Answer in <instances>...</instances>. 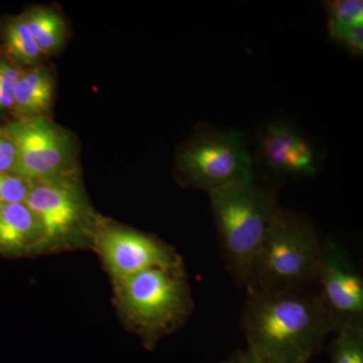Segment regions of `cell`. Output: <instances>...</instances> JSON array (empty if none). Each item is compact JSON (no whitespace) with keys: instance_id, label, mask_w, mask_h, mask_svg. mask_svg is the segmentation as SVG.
<instances>
[{"instance_id":"1","label":"cell","mask_w":363,"mask_h":363,"mask_svg":"<svg viewBox=\"0 0 363 363\" xmlns=\"http://www.w3.org/2000/svg\"><path fill=\"white\" fill-rule=\"evenodd\" d=\"M242 330L264 363H307L332 330L318 294L306 288L248 291Z\"/></svg>"},{"instance_id":"2","label":"cell","mask_w":363,"mask_h":363,"mask_svg":"<svg viewBox=\"0 0 363 363\" xmlns=\"http://www.w3.org/2000/svg\"><path fill=\"white\" fill-rule=\"evenodd\" d=\"M227 266L245 285L274 213L278 190L255 180L240 182L208 193Z\"/></svg>"},{"instance_id":"3","label":"cell","mask_w":363,"mask_h":363,"mask_svg":"<svg viewBox=\"0 0 363 363\" xmlns=\"http://www.w3.org/2000/svg\"><path fill=\"white\" fill-rule=\"evenodd\" d=\"M322 242L303 215L279 208L253 260L247 291L306 288L315 283Z\"/></svg>"},{"instance_id":"4","label":"cell","mask_w":363,"mask_h":363,"mask_svg":"<svg viewBox=\"0 0 363 363\" xmlns=\"http://www.w3.org/2000/svg\"><path fill=\"white\" fill-rule=\"evenodd\" d=\"M124 314L149 346L183 323L193 310V301L183 267L138 272L117 284Z\"/></svg>"},{"instance_id":"5","label":"cell","mask_w":363,"mask_h":363,"mask_svg":"<svg viewBox=\"0 0 363 363\" xmlns=\"http://www.w3.org/2000/svg\"><path fill=\"white\" fill-rule=\"evenodd\" d=\"M177 169L185 185L207 193L255 180L252 154L242 133L207 123L182 145Z\"/></svg>"},{"instance_id":"6","label":"cell","mask_w":363,"mask_h":363,"mask_svg":"<svg viewBox=\"0 0 363 363\" xmlns=\"http://www.w3.org/2000/svg\"><path fill=\"white\" fill-rule=\"evenodd\" d=\"M0 130L16 147L13 175L30 183L72 177L70 136L47 117L16 119Z\"/></svg>"},{"instance_id":"7","label":"cell","mask_w":363,"mask_h":363,"mask_svg":"<svg viewBox=\"0 0 363 363\" xmlns=\"http://www.w3.org/2000/svg\"><path fill=\"white\" fill-rule=\"evenodd\" d=\"M315 281L332 330L363 325V279L335 240L322 243Z\"/></svg>"},{"instance_id":"8","label":"cell","mask_w":363,"mask_h":363,"mask_svg":"<svg viewBox=\"0 0 363 363\" xmlns=\"http://www.w3.org/2000/svg\"><path fill=\"white\" fill-rule=\"evenodd\" d=\"M253 167L269 178L315 176L320 157L311 140L293 124L276 121L267 124L255 140Z\"/></svg>"},{"instance_id":"9","label":"cell","mask_w":363,"mask_h":363,"mask_svg":"<svg viewBox=\"0 0 363 363\" xmlns=\"http://www.w3.org/2000/svg\"><path fill=\"white\" fill-rule=\"evenodd\" d=\"M25 204L39 224L40 245L68 240L86 214L82 193L72 177L30 184Z\"/></svg>"},{"instance_id":"10","label":"cell","mask_w":363,"mask_h":363,"mask_svg":"<svg viewBox=\"0 0 363 363\" xmlns=\"http://www.w3.org/2000/svg\"><path fill=\"white\" fill-rule=\"evenodd\" d=\"M97 247L116 284L155 267H183L180 257L171 248L131 229H107L98 236Z\"/></svg>"},{"instance_id":"11","label":"cell","mask_w":363,"mask_h":363,"mask_svg":"<svg viewBox=\"0 0 363 363\" xmlns=\"http://www.w3.org/2000/svg\"><path fill=\"white\" fill-rule=\"evenodd\" d=\"M52 74L42 66L23 71L14 89L13 111L18 119L45 117L54 99Z\"/></svg>"},{"instance_id":"12","label":"cell","mask_w":363,"mask_h":363,"mask_svg":"<svg viewBox=\"0 0 363 363\" xmlns=\"http://www.w3.org/2000/svg\"><path fill=\"white\" fill-rule=\"evenodd\" d=\"M40 243L39 224L25 203L0 204V253L18 255Z\"/></svg>"},{"instance_id":"13","label":"cell","mask_w":363,"mask_h":363,"mask_svg":"<svg viewBox=\"0 0 363 363\" xmlns=\"http://www.w3.org/2000/svg\"><path fill=\"white\" fill-rule=\"evenodd\" d=\"M21 16L44 56L54 54L65 44L66 23L56 11L45 7H33Z\"/></svg>"},{"instance_id":"14","label":"cell","mask_w":363,"mask_h":363,"mask_svg":"<svg viewBox=\"0 0 363 363\" xmlns=\"http://www.w3.org/2000/svg\"><path fill=\"white\" fill-rule=\"evenodd\" d=\"M7 54L23 65L37 67L44 54L40 52L23 16L9 18L2 28Z\"/></svg>"},{"instance_id":"15","label":"cell","mask_w":363,"mask_h":363,"mask_svg":"<svg viewBox=\"0 0 363 363\" xmlns=\"http://www.w3.org/2000/svg\"><path fill=\"white\" fill-rule=\"evenodd\" d=\"M331 363H363V325L336 331L330 348Z\"/></svg>"},{"instance_id":"16","label":"cell","mask_w":363,"mask_h":363,"mask_svg":"<svg viewBox=\"0 0 363 363\" xmlns=\"http://www.w3.org/2000/svg\"><path fill=\"white\" fill-rule=\"evenodd\" d=\"M323 6L328 23L344 26L363 23L362 0H332L325 1Z\"/></svg>"},{"instance_id":"17","label":"cell","mask_w":363,"mask_h":363,"mask_svg":"<svg viewBox=\"0 0 363 363\" xmlns=\"http://www.w3.org/2000/svg\"><path fill=\"white\" fill-rule=\"evenodd\" d=\"M328 33L336 44L342 45L350 54L362 55L363 23L344 26L328 23Z\"/></svg>"},{"instance_id":"18","label":"cell","mask_w":363,"mask_h":363,"mask_svg":"<svg viewBox=\"0 0 363 363\" xmlns=\"http://www.w3.org/2000/svg\"><path fill=\"white\" fill-rule=\"evenodd\" d=\"M21 73L18 67L0 61V114L13 111L14 89Z\"/></svg>"},{"instance_id":"19","label":"cell","mask_w":363,"mask_h":363,"mask_svg":"<svg viewBox=\"0 0 363 363\" xmlns=\"http://www.w3.org/2000/svg\"><path fill=\"white\" fill-rule=\"evenodd\" d=\"M30 184L13 174L0 173V204L25 203Z\"/></svg>"},{"instance_id":"20","label":"cell","mask_w":363,"mask_h":363,"mask_svg":"<svg viewBox=\"0 0 363 363\" xmlns=\"http://www.w3.org/2000/svg\"><path fill=\"white\" fill-rule=\"evenodd\" d=\"M16 162V147L0 130V173L13 174Z\"/></svg>"},{"instance_id":"21","label":"cell","mask_w":363,"mask_h":363,"mask_svg":"<svg viewBox=\"0 0 363 363\" xmlns=\"http://www.w3.org/2000/svg\"><path fill=\"white\" fill-rule=\"evenodd\" d=\"M221 363H264L250 350H238Z\"/></svg>"}]
</instances>
